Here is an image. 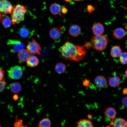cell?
I'll list each match as a JSON object with an SVG mask.
<instances>
[{
    "label": "cell",
    "mask_w": 127,
    "mask_h": 127,
    "mask_svg": "<svg viewBox=\"0 0 127 127\" xmlns=\"http://www.w3.org/2000/svg\"><path fill=\"white\" fill-rule=\"evenodd\" d=\"M61 56L66 60L78 61L83 59L86 51L82 46L73 44L67 41L59 49Z\"/></svg>",
    "instance_id": "1"
},
{
    "label": "cell",
    "mask_w": 127,
    "mask_h": 127,
    "mask_svg": "<svg viewBox=\"0 0 127 127\" xmlns=\"http://www.w3.org/2000/svg\"><path fill=\"white\" fill-rule=\"evenodd\" d=\"M108 42V39L105 36L102 35H94L91 40L92 47L95 50L101 51L107 48Z\"/></svg>",
    "instance_id": "2"
},
{
    "label": "cell",
    "mask_w": 127,
    "mask_h": 127,
    "mask_svg": "<svg viewBox=\"0 0 127 127\" xmlns=\"http://www.w3.org/2000/svg\"><path fill=\"white\" fill-rule=\"evenodd\" d=\"M27 12V10L24 6L20 4L16 5L14 7L11 14L12 24H15L23 21Z\"/></svg>",
    "instance_id": "3"
},
{
    "label": "cell",
    "mask_w": 127,
    "mask_h": 127,
    "mask_svg": "<svg viewBox=\"0 0 127 127\" xmlns=\"http://www.w3.org/2000/svg\"><path fill=\"white\" fill-rule=\"evenodd\" d=\"M23 71L22 68L20 66H13L11 67L8 71V76L9 78L13 79H19L22 76Z\"/></svg>",
    "instance_id": "4"
},
{
    "label": "cell",
    "mask_w": 127,
    "mask_h": 127,
    "mask_svg": "<svg viewBox=\"0 0 127 127\" xmlns=\"http://www.w3.org/2000/svg\"><path fill=\"white\" fill-rule=\"evenodd\" d=\"M26 48L29 52L32 54H40L41 48L37 42L33 38L28 44Z\"/></svg>",
    "instance_id": "5"
},
{
    "label": "cell",
    "mask_w": 127,
    "mask_h": 127,
    "mask_svg": "<svg viewBox=\"0 0 127 127\" xmlns=\"http://www.w3.org/2000/svg\"><path fill=\"white\" fill-rule=\"evenodd\" d=\"M14 7L8 0H0V12L1 13L11 14Z\"/></svg>",
    "instance_id": "6"
},
{
    "label": "cell",
    "mask_w": 127,
    "mask_h": 127,
    "mask_svg": "<svg viewBox=\"0 0 127 127\" xmlns=\"http://www.w3.org/2000/svg\"><path fill=\"white\" fill-rule=\"evenodd\" d=\"M7 44L8 45L12 46L11 52L14 53L19 52L24 49L25 47L24 44L19 40H9Z\"/></svg>",
    "instance_id": "7"
},
{
    "label": "cell",
    "mask_w": 127,
    "mask_h": 127,
    "mask_svg": "<svg viewBox=\"0 0 127 127\" xmlns=\"http://www.w3.org/2000/svg\"><path fill=\"white\" fill-rule=\"evenodd\" d=\"M110 125L114 127H127V120L120 117H115L112 119Z\"/></svg>",
    "instance_id": "8"
},
{
    "label": "cell",
    "mask_w": 127,
    "mask_h": 127,
    "mask_svg": "<svg viewBox=\"0 0 127 127\" xmlns=\"http://www.w3.org/2000/svg\"><path fill=\"white\" fill-rule=\"evenodd\" d=\"M94 82L96 86L100 88L104 87L107 83L105 78L101 75L97 76L95 79Z\"/></svg>",
    "instance_id": "9"
},
{
    "label": "cell",
    "mask_w": 127,
    "mask_h": 127,
    "mask_svg": "<svg viewBox=\"0 0 127 127\" xmlns=\"http://www.w3.org/2000/svg\"><path fill=\"white\" fill-rule=\"evenodd\" d=\"M93 32L95 35H102L104 31V28L103 25L99 23L95 24L92 27Z\"/></svg>",
    "instance_id": "10"
},
{
    "label": "cell",
    "mask_w": 127,
    "mask_h": 127,
    "mask_svg": "<svg viewBox=\"0 0 127 127\" xmlns=\"http://www.w3.org/2000/svg\"><path fill=\"white\" fill-rule=\"evenodd\" d=\"M61 29L57 28L54 27L50 30L49 34L51 38L54 40H57L61 36Z\"/></svg>",
    "instance_id": "11"
},
{
    "label": "cell",
    "mask_w": 127,
    "mask_h": 127,
    "mask_svg": "<svg viewBox=\"0 0 127 127\" xmlns=\"http://www.w3.org/2000/svg\"><path fill=\"white\" fill-rule=\"evenodd\" d=\"M18 58L21 62H24L27 61L30 56V53L26 49H23L18 52Z\"/></svg>",
    "instance_id": "12"
},
{
    "label": "cell",
    "mask_w": 127,
    "mask_h": 127,
    "mask_svg": "<svg viewBox=\"0 0 127 127\" xmlns=\"http://www.w3.org/2000/svg\"><path fill=\"white\" fill-rule=\"evenodd\" d=\"M69 32L71 36L73 37H76L80 34L81 29L78 25L76 24H73L70 26Z\"/></svg>",
    "instance_id": "13"
},
{
    "label": "cell",
    "mask_w": 127,
    "mask_h": 127,
    "mask_svg": "<svg viewBox=\"0 0 127 127\" xmlns=\"http://www.w3.org/2000/svg\"><path fill=\"white\" fill-rule=\"evenodd\" d=\"M103 113L106 118L110 119L115 118L117 114L115 109L112 107H109L105 109Z\"/></svg>",
    "instance_id": "14"
},
{
    "label": "cell",
    "mask_w": 127,
    "mask_h": 127,
    "mask_svg": "<svg viewBox=\"0 0 127 127\" xmlns=\"http://www.w3.org/2000/svg\"><path fill=\"white\" fill-rule=\"evenodd\" d=\"M62 7L60 5L57 3H53L50 5V10L53 14L57 15L60 14L61 12Z\"/></svg>",
    "instance_id": "15"
},
{
    "label": "cell",
    "mask_w": 127,
    "mask_h": 127,
    "mask_svg": "<svg viewBox=\"0 0 127 127\" xmlns=\"http://www.w3.org/2000/svg\"><path fill=\"white\" fill-rule=\"evenodd\" d=\"M120 78L119 76H113L108 79V84L112 87H115L120 85Z\"/></svg>",
    "instance_id": "16"
},
{
    "label": "cell",
    "mask_w": 127,
    "mask_h": 127,
    "mask_svg": "<svg viewBox=\"0 0 127 127\" xmlns=\"http://www.w3.org/2000/svg\"><path fill=\"white\" fill-rule=\"evenodd\" d=\"M27 65L29 67H33L36 66L38 64L39 60L36 56H32L28 58L26 61Z\"/></svg>",
    "instance_id": "17"
},
{
    "label": "cell",
    "mask_w": 127,
    "mask_h": 127,
    "mask_svg": "<svg viewBox=\"0 0 127 127\" xmlns=\"http://www.w3.org/2000/svg\"><path fill=\"white\" fill-rule=\"evenodd\" d=\"M76 127H92L94 126L91 121L86 119H80L77 122Z\"/></svg>",
    "instance_id": "18"
},
{
    "label": "cell",
    "mask_w": 127,
    "mask_h": 127,
    "mask_svg": "<svg viewBox=\"0 0 127 127\" xmlns=\"http://www.w3.org/2000/svg\"><path fill=\"white\" fill-rule=\"evenodd\" d=\"M113 35L115 38L120 40L124 37L125 33L124 30L122 28H118L114 30Z\"/></svg>",
    "instance_id": "19"
},
{
    "label": "cell",
    "mask_w": 127,
    "mask_h": 127,
    "mask_svg": "<svg viewBox=\"0 0 127 127\" xmlns=\"http://www.w3.org/2000/svg\"><path fill=\"white\" fill-rule=\"evenodd\" d=\"M122 53L121 49L119 46H113L111 50V55L113 58H117L119 57Z\"/></svg>",
    "instance_id": "20"
},
{
    "label": "cell",
    "mask_w": 127,
    "mask_h": 127,
    "mask_svg": "<svg viewBox=\"0 0 127 127\" xmlns=\"http://www.w3.org/2000/svg\"><path fill=\"white\" fill-rule=\"evenodd\" d=\"M11 91L14 93L19 92L21 90L22 87L20 83L18 82H14L11 84L10 86Z\"/></svg>",
    "instance_id": "21"
},
{
    "label": "cell",
    "mask_w": 127,
    "mask_h": 127,
    "mask_svg": "<svg viewBox=\"0 0 127 127\" xmlns=\"http://www.w3.org/2000/svg\"><path fill=\"white\" fill-rule=\"evenodd\" d=\"M19 34L22 37L26 38L29 37L32 35L30 30L27 28L23 27L21 28L19 30Z\"/></svg>",
    "instance_id": "22"
},
{
    "label": "cell",
    "mask_w": 127,
    "mask_h": 127,
    "mask_svg": "<svg viewBox=\"0 0 127 127\" xmlns=\"http://www.w3.org/2000/svg\"><path fill=\"white\" fill-rule=\"evenodd\" d=\"M66 68L65 64L61 62L57 63L55 66V69L56 72L59 74L64 72Z\"/></svg>",
    "instance_id": "23"
},
{
    "label": "cell",
    "mask_w": 127,
    "mask_h": 127,
    "mask_svg": "<svg viewBox=\"0 0 127 127\" xmlns=\"http://www.w3.org/2000/svg\"><path fill=\"white\" fill-rule=\"evenodd\" d=\"M51 125L49 119L47 118H44L41 120L38 123V127H50Z\"/></svg>",
    "instance_id": "24"
},
{
    "label": "cell",
    "mask_w": 127,
    "mask_h": 127,
    "mask_svg": "<svg viewBox=\"0 0 127 127\" xmlns=\"http://www.w3.org/2000/svg\"><path fill=\"white\" fill-rule=\"evenodd\" d=\"M1 21L3 26L6 28L9 27L12 24L11 20L7 17H3Z\"/></svg>",
    "instance_id": "25"
},
{
    "label": "cell",
    "mask_w": 127,
    "mask_h": 127,
    "mask_svg": "<svg viewBox=\"0 0 127 127\" xmlns=\"http://www.w3.org/2000/svg\"><path fill=\"white\" fill-rule=\"evenodd\" d=\"M119 60L121 63L123 64H127V52H122L119 56Z\"/></svg>",
    "instance_id": "26"
},
{
    "label": "cell",
    "mask_w": 127,
    "mask_h": 127,
    "mask_svg": "<svg viewBox=\"0 0 127 127\" xmlns=\"http://www.w3.org/2000/svg\"><path fill=\"white\" fill-rule=\"evenodd\" d=\"M6 82L3 79L0 81V92L2 91L6 85Z\"/></svg>",
    "instance_id": "27"
},
{
    "label": "cell",
    "mask_w": 127,
    "mask_h": 127,
    "mask_svg": "<svg viewBox=\"0 0 127 127\" xmlns=\"http://www.w3.org/2000/svg\"><path fill=\"white\" fill-rule=\"evenodd\" d=\"M16 121L14 124V125L15 127H24V126H23L21 125L22 122V121L21 119H18L17 118H16Z\"/></svg>",
    "instance_id": "28"
},
{
    "label": "cell",
    "mask_w": 127,
    "mask_h": 127,
    "mask_svg": "<svg viewBox=\"0 0 127 127\" xmlns=\"http://www.w3.org/2000/svg\"><path fill=\"white\" fill-rule=\"evenodd\" d=\"M82 82L83 85L84 86L87 87L89 86L90 83V81L86 79L83 81Z\"/></svg>",
    "instance_id": "29"
},
{
    "label": "cell",
    "mask_w": 127,
    "mask_h": 127,
    "mask_svg": "<svg viewBox=\"0 0 127 127\" xmlns=\"http://www.w3.org/2000/svg\"><path fill=\"white\" fill-rule=\"evenodd\" d=\"M122 102L124 106L127 108V96L124 97L122 100Z\"/></svg>",
    "instance_id": "30"
},
{
    "label": "cell",
    "mask_w": 127,
    "mask_h": 127,
    "mask_svg": "<svg viewBox=\"0 0 127 127\" xmlns=\"http://www.w3.org/2000/svg\"><path fill=\"white\" fill-rule=\"evenodd\" d=\"M94 10V7L91 5H88L87 6V11L89 13H91L92 11Z\"/></svg>",
    "instance_id": "31"
},
{
    "label": "cell",
    "mask_w": 127,
    "mask_h": 127,
    "mask_svg": "<svg viewBox=\"0 0 127 127\" xmlns=\"http://www.w3.org/2000/svg\"><path fill=\"white\" fill-rule=\"evenodd\" d=\"M4 76V71L0 68V81L3 79Z\"/></svg>",
    "instance_id": "32"
},
{
    "label": "cell",
    "mask_w": 127,
    "mask_h": 127,
    "mask_svg": "<svg viewBox=\"0 0 127 127\" xmlns=\"http://www.w3.org/2000/svg\"><path fill=\"white\" fill-rule=\"evenodd\" d=\"M67 11V9L65 7H63L62 8L61 12L64 13H66Z\"/></svg>",
    "instance_id": "33"
},
{
    "label": "cell",
    "mask_w": 127,
    "mask_h": 127,
    "mask_svg": "<svg viewBox=\"0 0 127 127\" xmlns=\"http://www.w3.org/2000/svg\"><path fill=\"white\" fill-rule=\"evenodd\" d=\"M12 98L14 100L16 101L18 99L19 97L16 94L13 96Z\"/></svg>",
    "instance_id": "34"
},
{
    "label": "cell",
    "mask_w": 127,
    "mask_h": 127,
    "mask_svg": "<svg viewBox=\"0 0 127 127\" xmlns=\"http://www.w3.org/2000/svg\"><path fill=\"white\" fill-rule=\"evenodd\" d=\"M123 93L124 95H126L127 94V88H125L123 89Z\"/></svg>",
    "instance_id": "35"
},
{
    "label": "cell",
    "mask_w": 127,
    "mask_h": 127,
    "mask_svg": "<svg viewBox=\"0 0 127 127\" xmlns=\"http://www.w3.org/2000/svg\"><path fill=\"white\" fill-rule=\"evenodd\" d=\"M3 16L2 14L0 12V21H1L3 19Z\"/></svg>",
    "instance_id": "36"
},
{
    "label": "cell",
    "mask_w": 127,
    "mask_h": 127,
    "mask_svg": "<svg viewBox=\"0 0 127 127\" xmlns=\"http://www.w3.org/2000/svg\"><path fill=\"white\" fill-rule=\"evenodd\" d=\"M125 75L126 77L127 78V69L125 72Z\"/></svg>",
    "instance_id": "37"
},
{
    "label": "cell",
    "mask_w": 127,
    "mask_h": 127,
    "mask_svg": "<svg viewBox=\"0 0 127 127\" xmlns=\"http://www.w3.org/2000/svg\"><path fill=\"white\" fill-rule=\"evenodd\" d=\"M125 30L127 31V24H126L125 26Z\"/></svg>",
    "instance_id": "38"
},
{
    "label": "cell",
    "mask_w": 127,
    "mask_h": 127,
    "mask_svg": "<svg viewBox=\"0 0 127 127\" xmlns=\"http://www.w3.org/2000/svg\"><path fill=\"white\" fill-rule=\"evenodd\" d=\"M71 0H65V1L66 2H70Z\"/></svg>",
    "instance_id": "39"
},
{
    "label": "cell",
    "mask_w": 127,
    "mask_h": 127,
    "mask_svg": "<svg viewBox=\"0 0 127 127\" xmlns=\"http://www.w3.org/2000/svg\"><path fill=\"white\" fill-rule=\"evenodd\" d=\"M74 0L75 1H79L83 0Z\"/></svg>",
    "instance_id": "40"
},
{
    "label": "cell",
    "mask_w": 127,
    "mask_h": 127,
    "mask_svg": "<svg viewBox=\"0 0 127 127\" xmlns=\"http://www.w3.org/2000/svg\"><path fill=\"white\" fill-rule=\"evenodd\" d=\"M126 44L127 45V41L126 43Z\"/></svg>",
    "instance_id": "41"
},
{
    "label": "cell",
    "mask_w": 127,
    "mask_h": 127,
    "mask_svg": "<svg viewBox=\"0 0 127 127\" xmlns=\"http://www.w3.org/2000/svg\"><path fill=\"white\" fill-rule=\"evenodd\" d=\"M0 127H1V126H0Z\"/></svg>",
    "instance_id": "42"
},
{
    "label": "cell",
    "mask_w": 127,
    "mask_h": 127,
    "mask_svg": "<svg viewBox=\"0 0 127 127\" xmlns=\"http://www.w3.org/2000/svg\"></svg>",
    "instance_id": "43"
}]
</instances>
